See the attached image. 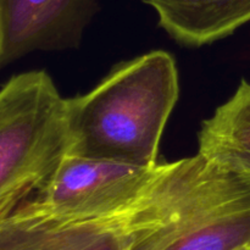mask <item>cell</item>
Segmentation results:
<instances>
[{
  "instance_id": "cell-8",
  "label": "cell",
  "mask_w": 250,
  "mask_h": 250,
  "mask_svg": "<svg viewBox=\"0 0 250 250\" xmlns=\"http://www.w3.org/2000/svg\"><path fill=\"white\" fill-rule=\"evenodd\" d=\"M202 154L212 163L250 176V83L242 80L234 94L203 122Z\"/></svg>"
},
{
  "instance_id": "cell-1",
  "label": "cell",
  "mask_w": 250,
  "mask_h": 250,
  "mask_svg": "<svg viewBox=\"0 0 250 250\" xmlns=\"http://www.w3.org/2000/svg\"><path fill=\"white\" fill-rule=\"evenodd\" d=\"M116 217L127 250H249L250 176L199 153L163 163Z\"/></svg>"
},
{
  "instance_id": "cell-2",
  "label": "cell",
  "mask_w": 250,
  "mask_h": 250,
  "mask_svg": "<svg viewBox=\"0 0 250 250\" xmlns=\"http://www.w3.org/2000/svg\"><path fill=\"white\" fill-rule=\"evenodd\" d=\"M178 93L177 66L167 51L119 63L92 90L66 99L67 151L154 167Z\"/></svg>"
},
{
  "instance_id": "cell-7",
  "label": "cell",
  "mask_w": 250,
  "mask_h": 250,
  "mask_svg": "<svg viewBox=\"0 0 250 250\" xmlns=\"http://www.w3.org/2000/svg\"><path fill=\"white\" fill-rule=\"evenodd\" d=\"M156 12L159 24L180 44L202 46L250 21V0H142Z\"/></svg>"
},
{
  "instance_id": "cell-9",
  "label": "cell",
  "mask_w": 250,
  "mask_h": 250,
  "mask_svg": "<svg viewBox=\"0 0 250 250\" xmlns=\"http://www.w3.org/2000/svg\"><path fill=\"white\" fill-rule=\"evenodd\" d=\"M249 250H250V249H249Z\"/></svg>"
},
{
  "instance_id": "cell-5",
  "label": "cell",
  "mask_w": 250,
  "mask_h": 250,
  "mask_svg": "<svg viewBox=\"0 0 250 250\" xmlns=\"http://www.w3.org/2000/svg\"><path fill=\"white\" fill-rule=\"evenodd\" d=\"M97 0H0V68L33 51L77 48Z\"/></svg>"
},
{
  "instance_id": "cell-3",
  "label": "cell",
  "mask_w": 250,
  "mask_h": 250,
  "mask_svg": "<svg viewBox=\"0 0 250 250\" xmlns=\"http://www.w3.org/2000/svg\"><path fill=\"white\" fill-rule=\"evenodd\" d=\"M66 99L44 71L0 87V220L33 197L68 150Z\"/></svg>"
},
{
  "instance_id": "cell-6",
  "label": "cell",
  "mask_w": 250,
  "mask_h": 250,
  "mask_svg": "<svg viewBox=\"0 0 250 250\" xmlns=\"http://www.w3.org/2000/svg\"><path fill=\"white\" fill-rule=\"evenodd\" d=\"M0 250H127L117 217L65 221L27 202L0 220Z\"/></svg>"
},
{
  "instance_id": "cell-4",
  "label": "cell",
  "mask_w": 250,
  "mask_h": 250,
  "mask_svg": "<svg viewBox=\"0 0 250 250\" xmlns=\"http://www.w3.org/2000/svg\"><path fill=\"white\" fill-rule=\"evenodd\" d=\"M159 165L143 167L67 151L45 185L27 203L56 220L111 219L143 194Z\"/></svg>"
}]
</instances>
